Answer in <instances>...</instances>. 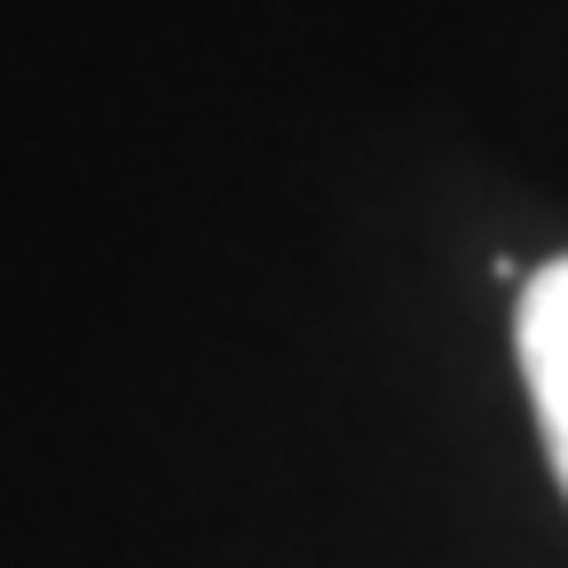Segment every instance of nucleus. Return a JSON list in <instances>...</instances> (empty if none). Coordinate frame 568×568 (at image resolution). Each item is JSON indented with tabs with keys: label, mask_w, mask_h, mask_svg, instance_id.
Wrapping results in <instances>:
<instances>
[{
	"label": "nucleus",
	"mask_w": 568,
	"mask_h": 568,
	"mask_svg": "<svg viewBox=\"0 0 568 568\" xmlns=\"http://www.w3.org/2000/svg\"><path fill=\"white\" fill-rule=\"evenodd\" d=\"M514 355H521V387H529V418H537V443L568 489V261L537 268L521 284V308H514Z\"/></svg>",
	"instance_id": "obj_1"
}]
</instances>
